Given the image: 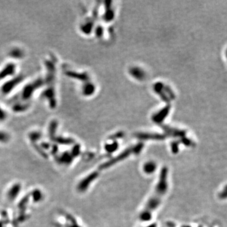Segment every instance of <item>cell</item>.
Here are the masks:
<instances>
[{
	"mask_svg": "<svg viewBox=\"0 0 227 227\" xmlns=\"http://www.w3.org/2000/svg\"><path fill=\"white\" fill-rule=\"evenodd\" d=\"M146 227H157V225L155 223H153V224H151L150 225H148V226Z\"/></svg>",
	"mask_w": 227,
	"mask_h": 227,
	"instance_id": "obj_14",
	"label": "cell"
},
{
	"mask_svg": "<svg viewBox=\"0 0 227 227\" xmlns=\"http://www.w3.org/2000/svg\"><path fill=\"white\" fill-rule=\"evenodd\" d=\"M44 80L42 78H38L34 82L27 84L21 90L20 97L22 102H27L31 99L35 92L38 90L44 85Z\"/></svg>",
	"mask_w": 227,
	"mask_h": 227,
	"instance_id": "obj_3",
	"label": "cell"
},
{
	"mask_svg": "<svg viewBox=\"0 0 227 227\" xmlns=\"http://www.w3.org/2000/svg\"><path fill=\"white\" fill-rule=\"evenodd\" d=\"M10 54L11 57L13 58H16V59H18V58H21L24 56L23 51L21 50L20 49H17V48L11 50Z\"/></svg>",
	"mask_w": 227,
	"mask_h": 227,
	"instance_id": "obj_10",
	"label": "cell"
},
{
	"mask_svg": "<svg viewBox=\"0 0 227 227\" xmlns=\"http://www.w3.org/2000/svg\"><path fill=\"white\" fill-rule=\"evenodd\" d=\"M157 164L153 161H148L143 165V169L145 173L146 174H152L154 173L157 169Z\"/></svg>",
	"mask_w": 227,
	"mask_h": 227,
	"instance_id": "obj_7",
	"label": "cell"
},
{
	"mask_svg": "<svg viewBox=\"0 0 227 227\" xmlns=\"http://www.w3.org/2000/svg\"><path fill=\"white\" fill-rule=\"evenodd\" d=\"M24 76L22 75H18L11 79L9 81L6 82L3 85L1 89L2 92L5 95L10 93L11 92H12L15 88L17 86V85H18L22 82Z\"/></svg>",
	"mask_w": 227,
	"mask_h": 227,
	"instance_id": "obj_5",
	"label": "cell"
},
{
	"mask_svg": "<svg viewBox=\"0 0 227 227\" xmlns=\"http://www.w3.org/2000/svg\"><path fill=\"white\" fill-rule=\"evenodd\" d=\"M142 148H143L142 144H138L135 148H129L125 151H124L122 153H120V154L118 156H117L115 158H114L111 159V160L108 161V162H107L106 163L104 164L101 167V168L104 169V168H107L109 167H111V166L121 162V161L127 158L128 157H129V156L131 154H132V153H135V154H137V153H138L141 150Z\"/></svg>",
	"mask_w": 227,
	"mask_h": 227,
	"instance_id": "obj_4",
	"label": "cell"
},
{
	"mask_svg": "<svg viewBox=\"0 0 227 227\" xmlns=\"http://www.w3.org/2000/svg\"><path fill=\"white\" fill-rule=\"evenodd\" d=\"M67 75L70 77L72 78H75L76 79H86L88 78L86 75H85V74H80V73H78L74 71H69L67 72Z\"/></svg>",
	"mask_w": 227,
	"mask_h": 227,
	"instance_id": "obj_9",
	"label": "cell"
},
{
	"mask_svg": "<svg viewBox=\"0 0 227 227\" xmlns=\"http://www.w3.org/2000/svg\"><path fill=\"white\" fill-rule=\"evenodd\" d=\"M118 144H117L116 143H114L111 144L107 145L106 147H105V150L108 152L112 153V152H114L115 150L118 149Z\"/></svg>",
	"mask_w": 227,
	"mask_h": 227,
	"instance_id": "obj_12",
	"label": "cell"
},
{
	"mask_svg": "<svg viewBox=\"0 0 227 227\" xmlns=\"http://www.w3.org/2000/svg\"><path fill=\"white\" fill-rule=\"evenodd\" d=\"M7 117V113L5 110L0 107V121H4Z\"/></svg>",
	"mask_w": 227,
	"mask_h": 227,
	"instance_id": "obj_13",
	"label": "cell"
},
{
	"mask_svg": "<svg viewBox=\"0 0 227 227\" xmlns=\"http://www.w3.org/2000/svg\"><path fill=\"white\" fill-rule=\"evenodd\" d=\"M45 66L47 69V76L45 83L47 88L44 92V97L49 103L51 109H54L56 107V95L55 93V80H56V67L55 64L52 60H46Z\"/></svg>",
	"mask_w": 227,
	"mask_h": 227,
	"instance_id": "obj_2",
	"label": "cell"
},
{
	"mask_svg": "<svg viewBox=\"0 0 227 227\" xmlns=\"http://www.w3.org/2000/svg\"><path fill=\"white\" fill-rule=\"evenodd\" d=\"M94 91V86L92 84H87L85 86H84L83 89V93L85 96H88V95L92 94Z\"/></svg>",
	"mask_w": 227,
	"mask_h": 227,
	"instance_id": "obj_11",
	"label": "cell"
},
{
	"mask_svg": "<svg viewBox=\"0 0 227 227\" xmlns=\"http://www.w3.org/2000/svg\"><path fill=\"white\" fill-rule=\"evenodd\" d=\"M168 168L166 167H164L160 170L159 178L154 191L140 213V218L142 222L150 221L152 218L153 213L162 203L168 187Z\"/></svg>",
	"mask_w": 227,
	"mask_h": 227,
	"instance_id": "obj_1",
	"label": "cell"
},
{
	"mask_svg": "<svg viewBox=\"0 0 227 227\" xmlns=\"http://www.w3.org/2000/svg\"><path fill=\"white\" fill-rule=\"evenodd\" d=\"M16 71V65L13 63H9L0 72V79L10 76H12Z\"/></svg>",
	"mask_w": 227,
	"mask_h": 227,
	"instance_id": "obj_6",
	"label": "cell"
},
{
	"mask_svg": "<svg viewBox=\"0 0 227 227\" xmlns=\"http://www.w3.org/2000/svg\"><path fill=\"white\" fill-rule=\"evenodd\" d=\"M28 108V104L26 103H21V102H18V103L14 104L12 106V109L14 112H20L25 111Z\"/></svg>",
	"mask_w": 227,
	"mask_h": 227,
	"instance_id": "obj_8",
	"label": "cell"
}]
</instances>
